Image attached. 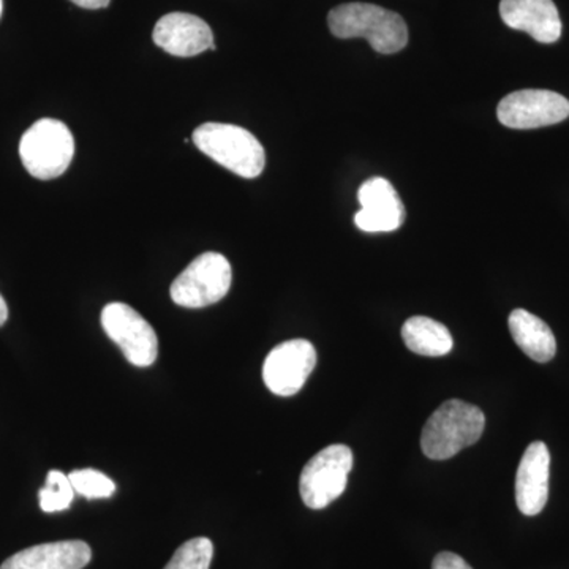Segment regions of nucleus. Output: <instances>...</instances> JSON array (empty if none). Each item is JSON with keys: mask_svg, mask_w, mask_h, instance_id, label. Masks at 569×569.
Here are the masks:
<instances>
[{"mask_svg": "<svg viewBox=\"0 0 569 569\" xmlns=\"http://www.w3.org/2000/svg\"><path fill=\"white\" fill-rule=\"evenodd\" d=\"M550 452L542 441H533L523 452L516 475V503L526 516H537L549 498Z\"/></svg>", "mask_w": 569, "mask_h": 569, "instance_id": "12", "label": "nucleus"}, {"mask_svg": "<svg viewBox=\"0 0 569 569\" xmlns=\"http://www.w3.org/2000/svg\"><path fill=\"white\" fill-rule=\"evenodd\" d=\"M497 116L508 129H539L568 119L569 100L545 89H523L505 97L498 103Z\"/></svg>", "mask_w": 569, "mask_h": 569, "instance_id": "8", "label": "nucleus"}, {"mask_svg": "<svg viewBox=\"0 0 569 569\" xmlns=\"http://www.w3.org/2000/svg\"><path fill=\"white\" fill-rule=\"evenodd\" d=\"M102 326L112 342L121 348L130 365L149 367L156 362L159 339L152 326L132 307L123 302L104 306Z\"/></svg>", "mask_w": 569, "mask_h": 569, "instance_id": "7", "label": "nucleus"}, {"mask_svg": "<svg viewBox=\"0 0 569 569\" xmlns=\"http://www.w3.org/2000/svg\"><path fill=\"white\" fill-rule=\"evenodd\" d=\"M231 287V264L223 254L206 252L176 277L171 299L187 309H201L222 301Z\"/></svg>", "mask_w": 569, "mask_h": 569, "instance_id": "5", "label": "nucleus"}, {"mask_svg": "<svg viewBox=\"0 0 569 569\" xmlns=\"http://www.w3.org/2000/svg\"><path fill=\"white\" fill-rule=\"evenodd\" d=\"M153 43L176 58H193L208 50H216L213 33L208 22L190 13L164 14L153 29Z\"/></svg>", "mask_w": 569, "mask_h": 569, "instance_id": "11", "label": "nucleus"}, {"mask_svg": "<svg viewBox=\"0 0 569 569\" xmlns=\"http://www.w3.org/2000/svg\"><path fill=\"white\" fill-rule=\"evenodd\" d=\"M485 413L462 400H448L433 411L422 429L421 448L427 458L447 460L477 443L485 432Z\"/></svg>", "mask_w": 569, "mask_h": 569, "instance_id": "2", "label": "nucleus"}, {"mask_svg": "<svg viewBox=\"0 0 569 569\" xmlns=\"http://www.w3.org/2000/svg\"><path fill=\"white\" fill-rule=\"evenodd\" d=\"M71 2L74 6L81 7V9L100 10L110 6L111 0H71Z\"/></svg>", "mask_w": 569, "mask_h": 569, "instance_id": "21", "label": "nucleus"}, {"mask_svg": "<svg viewBox=\"0 0 569 569\" xmlns=\"http://www.w3.org/2000/svg\"><path fill=\"white\" fill-rule=\"evenodd\" d=\"M7 320H9V306H7L3 296L0 295V326L6 325Z\"/></svg>", "mask_w": 569, "mask_h": 569, "instance_id": "22", "label": "nucleus"}, {"mask_svg": "<svg viewBox=\"0 0 569 569\" xmlns=\"http://www.w3.org/2000/svg\"><path fill=\"white\" fill-rule=\"evenodd\" d=\"M74 489L69 477L62 471L51 470L47 477V485L40 489L39 500L41 511L59 512L70 508L74 498Z\"/></svg>", "mask_w": 569, "mask_h": 569, "instance_id": "17", "label": "nucleus"}, {"mask_svg": "<svg viewBox=\"0 0 569 569\" xmlns=\"http://www.w3.org/2000/svg\"><path fill=\"white\" fill-rule=\"evenodd\" d=\"M73 156V134L61 121L40 119L22 134L21 162L29 174L40 181H50L66 173Z\"/></svg>", "mask_w": 569, "mask_h": 569, "instance_id": "4", "label": "nucleus"}, {"mask_svg": "<svg viewBox=\"0 0 569 569\" xmlns=\"http://www.w3.org/2000/svg\"><path fill=\"white\" fill-rule=\"evenodd\" d=\"M69 479L74 492L88 500L110 498L116 490L114 481L111 478H108L102 471L92 470V468L71 471Z\"/></svg>", "mask_w": 569, "mask_h": 569, "instance_id": "19", "label": "nucleus"}, {"mask_svg": "<svg viewBox=\"0 0 569 569\" xmlns=\"http://www.w3.org/2000/svg\"><path fill=\"white\" fill-rule=\"evenodd\" d=\"M92 559L84 541H58L32 546L3 561L0 569H82Z\"/></svg>", "mask_w": 569, "mask_h": 569, "instance_id": "14", "label": "nucleus"}, {"mask_svg": "<svg viewBox=\"0 0 569 569\" xmlns=\"http://www.w3.org/2000/svg\"><path fill=\"white\" fill-rule=\"evenodd\" d=\"M432 569H473L458 553L441 552L433 559Z\"/></svg>", "mask_w": 569, "mask_h": 569, "instance_id": "20", "label": "nucleus"}, {"mask_svg": "<svg viewBox=\"0 0 569 569\" xmlns=\"http://www.w3.org/2000/svg\"><path fill=\"white\" fill-rule=\"evenodd\" d=\"M213 545L209 538H193L183 542L163 569H209Z\"/></svg>", "mask_w": 569, "mask_h": 569, "instance_id": "18", "label": "nucleus"}, {"mask_svg": "<svg viewBox=\"0 0 569 569\" xmlns=\"http://www.w3.org/2000/svg\"><path fill=\"white\" fill-rule=\"evenodd\" d=\"M316 366L317 350L309 340H287L264 359V385L276 396L298 395Z\"/></svg>", "mask_w": 569, "mask_h": 569, "instance_id": "9", "label": "nucleus"}, {"mask_svg": "<svg viewBox=\"0 0 569 569\" xmlns=\"http://www.w3.org/2000/svg\"><path fill=\"white\" fill-rule=\"evenodd\" d=\"M508 326L516 346L533 361L549 362L556 356V336L541 318L516 309L508 318Z\"/></svg>", "mask_w": 569, "mask_h": 569, "instance_id": "15", "label": "nucleus"}, {"mask_svg": "<svg viewBox=\"0 0 569 569\" xmlns=\"http://www.w3.org/2000/svg\"><path fill=\"white\" fill-rule=\"evenodd\" d=\"M193 144L213 162L244 179L258 178L266 167L261 142L233 123L206 122L193 132Z\"/></svg>", "mask_w": 569, "mask_h": 569, "instance_id": "3", "label": "nucleus"}, {"mask_svg": "<svg viewBox=\"0 0 569 569\" xmlns=\"http://www.w3.org/2000/svg\"><path fill=\"white\" fill-rule=\"evenodd\" d=\"M2 10H3V0H0V17H2Z\"/></svg>", "mask_w": 569, "mask_h": 569, "instance_id": "23", "label": "nucleus"}, {"mask_svg": "<svg viewBox=\"0 0 569 569\" xmlns=\"http://www.w3.org/2000/svg\"><path fill=\"white\" fill-rule=\"evenodd\" d=\"M358 201L361 209L356 212L355 223L366 233H391L406 222V208L388 179L377 176L362 183Z\"/></svg>", "mask_w": 569, "mask_h": 569, "instance_id": "10", "label": "nucleus"}, {"mask_svg": "<svg viewBox=\"0 0 569 569\" xmlns=\"http://www.w3.org/2000/svg\"><path fill=\"white\" fill-rule=\"evenodd\" d=\"M328 24L337 39H366L380 54H395L408 43V28L396 11L373 3L351 2L329 11Z\"/></svg>", "mask_w": 569, "mask_h": 569, "instance_id": "1", "label": "nucleus"}, {"mask_svg": "<svg viewBox=\"0 0 569 569\" xmlns=\"http://www.w3.org/2000/svg\"><path fill=\"white\" fill-rule=\"evenodd\" d=\"M402 337L408 350L432 358L448 355L455 346L447 326L429 317H411L403 325Z\"/></svg>", "mask_w": 569, "mask_h": 569, "instance_id": "16", "label": "nucleus"}, {"mask_svg": "<svg viewBox=\"0 0 569 569\" xmlns=\"http://www.w3.org/2000/svg\"><path fill=\"white\" fill-rule=\"evenodd\" d=\"M500 17L508 28L527 32L539 43H556L561 37L560 14L552 0H501Z\"/></svg>", "mask_w": 569, "mask_h": 569, "instance_id": "13", "label": "nucleus"}, {"mask_svg": "<svg viewBox=\"0 0 569 569\" xmlns=\"http://www.w3.org/2000/svg\"><path fill=\"white\" fill-rule=\"evenodd\" d=\"M353 468V452L346 445H331L307 462L299 479V492L310 509H323L347 489Z\"/></svg>", "mask_w": 569, "mask_h": 569, "instance_id": "6", "label": "nucleus"}]
</instances>
